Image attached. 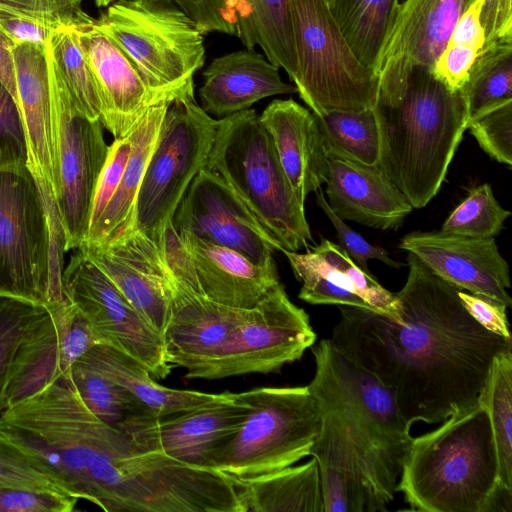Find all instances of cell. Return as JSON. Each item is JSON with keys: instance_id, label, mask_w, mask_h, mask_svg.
Segmentation results:
<instances>
[{"instance_id": "1", "label": "cell", "mask_w": 512, "mask_h": 512, "mask_svg": "<svg viewBox=\"0 0 512 512\" xmlns=\"http://www.w3.org/2000/svg\"><path fill=\"white\" fill-rule=\"evenodd\" d=\"M408 274L396 293L400 321L375 311L338 306L329 339L394 395L405 421L441 423L478 403L492 362L512 340L492 334L463 307L460 289L408 252Z\"/></svg>"}, {"instance_id": "2", "label": "cell", "mask_w": 512, "mask_h": 512, "mask_svg": "<svg viewBox=\"0 0 512 512\" xmlns=\"http://www.w3.org/2000/svg\"><path fill=\"white\" fill-rule=\"evenodd\" d=\"M379 167L413 208L439 192L469 120L463 91H453L431 69L414 66L400 85L378 89L373 106Z\"/></svg>"}, {"instance_id": "3", "label": "cell", "mask_w": 512, "mask_h": 512, "mask_svg": "<svg viewBox=\"0 0 512 512\" xmlns=\"http://www.w3.org/2000/svg\"><path fill=\"white\" fill-rule=\"evenodd\" d=\"M314 377L308 388L336 421L362 474L384 503L394 500L412 441L390 389L323 339L312 346Z\"/></svg>"}, {"instance_id": "4", "label": "cell", "mask_w": 512, "mask_h": 512, "mask_svg": "<svg viewBox=\"0 0 512 512\" xmlns=\"http://www.w3.org/2000/svg\"><path fill=\"white\" fill-rule=\"evenodd\" d=\"M399 478L412 511L487 512L501 485L486 410L477 403L412 438Z\"/></svg>"}, {"instance_id": "5", "label": "cell", "mask_w": 512, "mask_h": 512, "mask_svg": "<svg viewBox=\"0 0 512 512\" xmlns=\"http://www.w3.org/2000/svg\"><path fill=\"white\" fill-rule=\"evenodd\" d=\"M221 177L283 251L312 241L304 205L293 193L254 109L218 119L205 167Z\"/></svg>"}, {"instance_id": "6", "label": "cell", "mask_w": 512, "mask_h": 512, "mask_svg": "<svg viewBox=\"0 0 512 512\" xmlns=\"http://www.w3.org/2000/svg\"><path fill=\"white\" fill-rule=\"evenodd\" d=\"M239 396L248 407L247 416L209 455L206 468L248 482L310 456L322 415L308 386L261 387Z\"/></svg>"}, {"instance_id": "7", "label": "cell", "mask_w": 512, "mask_h": 512, "mask_svg": "<svg viewBox=\"0 0 512 512\" xmlns=\"http://www.w3.org/2000/svg\"><path fill=\"white\" fill-rule=\"evenodd\" d=\"M96 23L165 100L194 88L205 63L204 38L173 0H116Z\"/></svg>"}, {"instance_id": "8", "label": "cell", "mask_w": 512, "mask_h": 512, "mask_svg": "<svg viewBox=\"0 0 512 512\" xmlns=\"http://www.w3.org/2000/svg\"><path fill=\"white\" fill-rule=\"evenodd\" d=\"M63 257L26 164L1 167L0 293L61 302Z\"/></svg>"}, {"instance_id": "9", "label": "cell", "mask_w": 512, "mask_h": 512, "mask_svg": "<svg viewBox=\"0 0 512 512\" xmlns=\"http://www.w3.org/2000/svg\"><path fill=\"white\" fill-rule=\"evenodd\" d=\"M297 76L294 85L314 115L372 109L378 76L353 54L325 0H290Z\"/></svg>"}, {"instance_id": "10", "label": "cell", "mask_w": 512, "mask_h": 512, "mask_svg": "<svg viewBox=\"0 0 512 512\" xmlns=\"http://www.w3.org/2000/svg\"><path fill=\"white\" fill-rule=\"evenodd\" d=\"M217 121L196 102L194 88L167 107L135 206L134 229L157 244L190 183L207 163Z\"/></svg>"}, {"instance_id": "11", "label": "cell", "mask_w": 512, "mask_h": 512, "mask_svg": "<svg viewBox=\"0 0 512 512\" xmlns=\"http://www.w3.org/2000/svg\"><path fill=\"white\" fill-rule=\"evenodd\" d=\"M316 341L308 314L279 282L251 309L206 361L186 370L187 379L215 380L278 372L299 360Z\"/></svg>"}, {"instance_id": "12", "label": "cell", "mask_w": 512, "mask_h": 512, "mask_svg": "<svg viewBox=\"0 0 512 512\" xmlns=\"http://www.w3.org/2000/svg\"><path fill=\"white\" fill-rule=\"evenodd\" d=\"M75 251L62 271V296L87 318L99 344L135 358L152 376L166 378L173 366L161 334L99 266L81 250Z\"/></svg>"}, {"instance_id": "13", "label": "cell", "mask_w": 512, "mask_h": 512, "mask_svg": "<svg viewBox=\"0 0 512 512\" xmlns=\"http://www.w3.org/2000/svg\"><path fill=\"white\" fill-rule=\"evenodd\" d=\"M47 63L59 160L58 210L66 253L80 248L86 237L109 145L101 121L88 119L74 109L48 58Z\"/></svg>"}, {"instance_id": "14", "label": "cell", "mask_w": 512, "mask_h": 512, "mask_svg": "<svg viewBox=\"0 0 512 512\" xmlns=\"http://www.w3.org/2000/svg\"><path fill=\"white\" fill-rule=\"evenodd\" d=\"M158 246L174 280L224 306L251 309L280 282L276 265H258L230 248L178 235L172 220Z\"/></svg>"}, {"instance_id": "15", "label": "cell", "mask_w": 512, "mask_h": 512, "mask_svg": "<svg viewBox=\"0 0 512 512\" xmlns=\"http://www.w3.org/2000/svg\"><path fill=\"white\" fill-rule=\"evenodd\" d=\"M99 344L87 318L67 299L49 305L0 377V413L56 379Z\"/></svg>"}, {"instance_id": "16", "label": "cell", "mask_w": 512, "mask_h": 512, "mask_svg": "<svg viewBox=\"0 0 512 512\" xmlns=\"http://www.w3.org/2000/svg\"><path fill=\"white\" fill-rule=\"evenodd\" d=\"M172 225L178 235L230 248L262 266L276 265L274 252L283 251L225 181L206 168L190 183Z\"/></svg>"}, {"instance_id": "17", "label": "cell", "mask_w": 512, "mask_h": 512, "mask_svg": "<svg viewBox=\"0 0 512 512\" xmlns=\"http://www.w3.org/2000/svg\"><path fill=\"white\" fill-rule=\"evenodd\" d=\"M12 53L26 139V167L37 186L53 237L63 245L58 210L59 160L45 44L18 43Z\"/></svg>"}, {"instance_id": "18", "label": "cell", "mask_w": 512, "mask_h": 512, "mask_svg": "<svg viewBox=\"0 0 512 512\" xmlns=\"http://www.w3.org/2000/svg\"><path fill=\"white\" fill-rule=\"evenodd\" d=\"M204 35L237 37L246 49L259 46L265 57L297 76L290 0H173Z\"/></svg>"}, {"instance_id": "19", "label": "cell", "mask_w": 512, "mask_h": 512, "mask_svg": "<svg viewBox=\"0 0 512 512\" xmlns=\"http://www.w3.org/2000/svg\"><path fill=\"white\" fill-rule=\"evenodd\" d=\"M399 247L450 285L512 306L509 266L494 238L414 231L401 239Z\"/></svg>"}, {"instance_id": "20", "label": "cell", "mask_w": 512, "mask_h": 512, "mask_svg": "<svg viewBox=\"0 0 512 512\" xmlns=\"http://www.w3.org/2000/svg\"><path fill=\"white\" fill-rule=\"evenodd\" d=\"M302 283L299 298L313 305L352 306L400 321L402 305L369 272L362 270L338 244L322 239L306 253L282 251Z\"/></svg>"}, {"instance_id": "21", "label": "cell", "mask_w": 512, "mask_h": 512, "mask_svg": "<svg viewBox=\"0 0 512 512\" xmlns=\"http://www.w3.org/2000/svg\"><path fill=\"white\" fill-rule=\"evenodd\" d=\"M247 413L234 393L227 401L165 417L137 416L117 429L147 449L206 468L209 455L237 432Z\"/></svg>"}, {"instance_id": "22", "label": "cell", "mask_w": 512, "mask_h": 512, "mask_svg": "<svg viewBox=\"0 0 512 512\" xmlns=\"http://www.w3.org/2000/svg\"><path fill=\"white\" fill-rule=\"evenodd\" d=\"M161 334L171 316V280L158 244L137 229L103 245L79 248Z\"/></svg>"}, {"instance_id": "23", "label": "cell", "mask_w": 512, "mask_h": 512, "mask_svg": "<svg viewBox=\"0 0 512 512\" xmlns=\"http://www.w3.org/2000/svg\"><path fill=\"white\" fill-rule=\"evenodd\" d=\"M473 0H405L381 51L378 88L401 84L414 66L432 69L451 32Z\"/></svg>"}, {"instance_id": "24", "label": "cell", "mask_w": 512, "mask_h": 512, "mask_svg": "<svg viewBox=\"0 0 512 512\" xmlns=\"http://www.w3.org/2000/svg\"><path fill=\"white\" fill-rule=\"evenodd\" d=\"M78 36L97 87L100 121L114 139L128 136L150 107L171 102L148 86L125 52L98 27L96 19L78 29Z\"/></svg>"}, {"instance_id": "25", "label": "cell", "mask_w": 512, "mask_h": 512, "mask_svg": "<svg viewBox=\"0 0 512 512\" xmlns=\"http://www.w3.org/2000/svg\"><path fill=\"white\" fill-rule=\"evenodd\" d=\"M280 166L304 205L328 177V157L315 115L293 99H275L259 115Z\"/></svg>"}, {"instance_id": "26", "label": "cell", "mask_w": 512, "mask_h": 512, "mask_svg": "<svg viewBox=\"0 0 512 512\" xmlns=\"http://www.w3.org/2000/svg\"><path fill=\"white\" fill-rule=\"evenodd\" d=\"M171 280V316L163 334L169 363L188 370L211 357L249 309L213 302Z\"/></svg>"}, {"instance_id": "27", "label": "cell", "mask_w": 512, "mask_h": 512, "mask_svg": "<svg viewBox=\"0 0 512 512\" xmlns=\"http://www.w3.org/2000/svg\"><path fill=\"white\" fill-rule=\"evenodd\" d=\"M328 167L327 202L343 221L395 229L412 211L406 196L378 165L329 158Z\"/></svg>"}, {"instance_id": "28", "label": "cell", "mask_w": 512, "mask_h": 512, "mask_svg": "<svg viewBox=\"0 0 512 512\" xmlns=\"http://www.w3.org/2000/svg\"><path fill=\"white\" fill-rule=\"evenodd\" d=\"M202 75L200 106L219 118L250 109L267 97L297 93L295 85L282 81L279 68L255 49L216 57Z\"/></svg>"}, {"instance_id": "29", "label": "cell", "mask_w": 512, "mask_h": 512, "mask_svg": "<svg viewBox=\"0 0 512 512\" xmlns=\"http://www.w3.org/2000/svg\"><path fill=\"white\" fill-rule=\"evenodd\" d=\"M320 408V407H319ZM320 431L310 451L317 461L324 512H383L388 505L361 472L335 419L321 409Z\"/></svg>"}, {"instance_id": "30", "label": "cell", "mask_w": 512, "mask_h": 512, "mask_svg": "<svg viewBox=\"0 0 512 512\" xmlns=\"http://www.w3.org/2000/svg\"><path fill=\"white\" fill-rule=\"evenodd\" d=\"M84 361L123 387L147 416L165 417L227 401L234 393L178 390L158 384L135 358L106 344H97Z\"/></svg>"}, {"instance_id": "31", "label": "cell", "mask_w": 512, "mask_h": 512, "mask_svg": "<svg viewBox=\"0 0 512 512\" xmlns=\"http://www.w3.org/2000/svg\"><path fill=\"white\" fill-rule=\"evenodd\" d=\"M169 103L150 107L129 134L131 152L118 187L80 247L107 244L134 229L137 195Z\"/></svg>"}, {"instance_id": "32", "label": "cell", "mask_w": 512, "mask_h": 512, "mask_svg": "<svg viewBox=\"0 0 512 512\" xmlns=\"http://www.w3.org/2000/svg\"><path fill=\"white\" fill-rule=\"evenodd\" d=\"M243 483L245 512H324L319 468L314 457L304 464Z\"/></svg>"}, {"instance_id": "33", "label": "cell", "mask_w": 512, "mask_h": 512, "mask_svg": "<svg viewBox=\"0 0 512 512\" xmlns=\"http://www.w3.org/2000/svg\"><path fill=\"white\" fill-rule=\"evenodd\" d=\"M325 1L353 54L375 73L399 0Z\"/></svg>"}, {"instance_id": "34", "label": "cell", "mask_w": 512, "mask_h": 512, "mask_svg": "<svg viewBox=\"0 0 512 512\" xmlns=\"http://www.w3.org/2000/svg\"><path fill=\"white\" fill-rule=\"evenodd\" d=\"M83 0H0V30L14 44H45L63 27L81 29L94 21Z\"/></svg>"}, {"instance_id": "35", "label": "cell", "mask_w": 512, "mask_h": 512, "mask_svg": "<svg viewBox=\"0 0 512 512\" xmlns=\"http://www.w3.org/2000/svg\"><path fill=\"white\" fill-rule=\"evenodd\" d=\"M315 117L328 159L379 166V133L373 109L334 110Z\"/></svg>"}, {"instance_id": "36", "label": "cell", "mask_w": 512, "mask_h": 512, "mask_svg": "<svg viewBox=\"0 0 512 512\" xmlns=\"http://www.w3.org/2000/svg\"><path fill=\"white\" fill-rule=\"evenodd\" d=\"M45 48L74 109L88 119L100 120L98 91L79 41L78 29L63 27L53 31Z\"/></svg>"}, {"instance_id": "37", "label": "cell", "mask_w": 512, "mask_h": 512, "mask_svg": "<svg viewBox=\"0 0 512 512\" xmlns=\"http://www.w3.org/2000/svg\"><path fill=\"white\" fill-rule=\"evenodd\" d=\"M478 404L490 420L499 484L512 492V350L494 358Z\"/></svg>"}, {"instance_id": "38", "label": "cell", "mask_w": 512, "mask_h": 512, "mask_svg": "<svg viewBox=\"0 0 512 512\" xmlns=\"http://www.w3.org/2000/svg\"><path fill=\"white\" fill-rule=\"evenodd\" d=\"M469 119L512 99V40L483 46L462 89Z\"/></svg>"}, {"instance_id": "39", "label": "cell", "mask_w": 512, "mask_h": 512, "mask_svg": "<svg viewBox=\"0 0 512 512\" xmlns=\"http://www.w3.org/2000/svg\"><path fill=\"white\" fill-rule=\"evenodd\" d=\"M69 380L86 407L102 422L119 428L137 416H147L128 392L98 369L79 358Z\"/></svg>"}, {"instance_id": "40", "label": "cell", "mask_w": 512, "mask_h": 512, "mask_svg": "<svg viewBox=\"0 0 512 512\" xmlns=\"http://www.w3.org/2000/svg\"><path fill=\"white\" fill-rule=\"evenodd\" d=\"M510 215L511 212L496 200L491 185L484 183L469 191L445 219L440 231L474 238H494Z\"/></svg>"}, {"instance_id": "41", "label": "cell", "mask_w": 512, "mask_h": 512, "mask_svg": "<svg viewBox=\"0 0 512 512\" xmlns=\"http://www.w3.org/2000/svg\"><path fill=\"white\" fill-rule=\"evenodd\" d=\"M1 488L50 491L70 496L43 461L0 429Z\"/></svg>"}, {"instance_id": "42", "label": "cell", "mask_w": 512, "mask_h": 512, "mask_svg": "<svg viewBox=\"0 0 512 512\" xmlns=\"http://www.w3.org/2000/svg\"><path fill=\"white\" fill-rule=\"evenodd\" d=\"M48 311L47 304L0 293V377L27 335Z\"/></svg>"}, {"instance_id": "43", "label": "cell", "mask_w": 512, "mask_h": 512, "mask_svg": "<svg viewBox=\"0 0 512 512\" xmlns=\"http://www.w3.org/2000/svg\"><path fill=\"white\" fill-rule=\"evenodd\" d=\"M466 130L493 160L512 164V99L470 118Z\"/></svg>"}, {"instance_id": "44", "label": "cell", "mask_w": 512, "mask_h": 512, "mask_svg": "<svg viewBox=\"0 0 512 512\" xmlns=\"http://www.w3.org/2000/svg\"><path fill=\"white\" fill-rule=\"evenodd\" d=\"M315 193L318 206L323 210L337 232L339 247L346 252L362 270L369 272L368 262L370 260H379L387 266L396 269L402 265L393 260L384 248L369 243L361 234L354 231L340 219L330 208L321 187L318 188Z\"/></svg>"}, {"instance_id": "45", "label": "cell", "mask_w": 512, "mask_h": 512, "mask_svg": "<svg viewBox=\"0 0 512 512\" xmlns=\"http://www.w3.org/2000/svg\"><path fill=\"white\" fill-rule=\"evenodd\" d=\"M0 163L26 164V139L16 100L0 82Z\"/></svg>"}, {"instance_id": "46", "label": "cell", "mask_w": 512, "mask_h": 512, "mask_svg": "<svg viewBox=\"0 0 512 512\" xmlns=\"http://www.w3.org/2000/svg\"><path fill=\"white\" fill-rule=\"evenodd\" d=\"M130 152V135L114 139L112 144L109 145L108 155L100 173L94 193L88 230L98 221L114 195L128 161Z\"/></svg>"}, {"instance_id": "47", "label": "cell", "mask_w": 512, "mask_h": 512, "mask_svg": "<svg viewBox=\"0 0 512 512\" xmlns=\"http://www.w3.org/2000/svg\"><path fill=\"white\" fill-rule=\"evenodd\" d=\"M78 499L50 491L0 489V512H71Z\"/></svg>"}, {"instance_id": "48", "label": "cell", "mask_w": 512, "mask_h": 512, "mask_svg": "<svg viewBox=\"0 0 512 512\" xmlns=\"http://www.w3.org/2000/svg\"><path fill=\"white\" fill-rule=\"evenodd\" d=\"M478 54L474 49L447 43L431 69L432 74L449 89L461 91Z\"/></svg>"}, {"instance_id": "49", "label": "cell", "mask_w": 512, "mask_h": 512, "mask_svg": "<svg viewBox=\"0 0 512 512\" xmlns=\"http://www.w3.org/2000/svg\"><path fill=\"white\" fill-rule=\"evenodd\" d=\"M458 296L468 314L485 330L512 340L506 313L507 306L464 290H459Z\"/></svg>"}, {"instance_id": "50", "label": "cell", "mask_w": 512, "mask_h": 512, "mask_svg": "<svg viewBox=\"0 0 512 512\" xmlns=\"http://www.w3.org/2000/svg\"><path fill=\"white\" fill-rule=\"evenodd\" d=\"M480 18L485 31L484 46L512 40V0H484Z\"/></svg>"}, {"instance_id": "51", "label": "cell", "mask_w": 512, "mask_h": 512, "mask_svg": "<svg viewBox=\"0 0 512 512\" xmlns=\"http://www.w3.org/2000/svg\"><path fill=\"white\" fill-rule=\"evenodd\" d=\"M484 0H473L456 22L448 43L474 49L478 52L485 43V31L481 23Z\"/></svg>"}, {"instance_id": "52", "label": "cell", "mask_w": 512, "mask_h": 512, "mask_svg": "<svg viewBox=\"0 0 512 512\" xmlns=\"http://www.w3.org/2000/svg\"><path fill=\"white\" fill-rule=\"evenodd\" d=\"M15 44L6 36H0V82L10 92L18 105L16 68L12 48Z\"/></svg>"}, {"instance_id": "53", "label": "cell", "mask_w": 512, "mask_h": 512, "mask_svg": "<svg viewBox=\"0 0 512 512\" xmlns=\"http://www.w3.org/2000/svg\"><path fill=\"white\" fill-rule=\"evenodd\" d=\"M114 1H116V0H94L95 4H96L99 8H106V7H108L111 3H113Z\"/></svg>"}, {"instance_id": "54", "label": "cell", "mask_w": 512, "mask_h": 512, "mask_svg": "<svg viewBox=\"0 0 512 512\" xmlns=\"http://www.w3.org/2000/svg\"><path fill=\"white\" fill-rule=\"evenodd\" d=\"M19 164H20V163H19ZM13 165H15V164H13ZM6 166H11V165H6V164H2V163H0V168H1V167H6Z\"/></svg>"}, {"instance_id": "55", "label": "cell", "mask_w": 512, "mask_h": 512, "mask_svg": "<svg viewBox=\"0 0 512 512\" xmlns=\"http://www.w3.org/2000/svg\"><path fill=\"white\" fill-rule=\"evenodd\" d=\"M0 36H6V35L0 30Z\"/></svg>"}]
</instances>
